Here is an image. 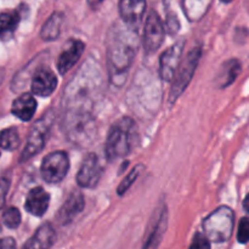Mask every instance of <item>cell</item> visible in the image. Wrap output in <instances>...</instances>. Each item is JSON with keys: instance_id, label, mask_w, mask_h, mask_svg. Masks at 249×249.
<instances>
[{"instance_id": "cell-29", "label": "cell", "mask_w": 249, "mask_h": 249, "mask_svg": "<svg viewBox=\"0 0 249 249\" xmlns=\"http://www.w3.org/2000/svg\"><path fill=\"white\" fill-rule=\"evenodd\" d=\"M88 2H89L92 9H96L97 6H100L104 2V0H88Z\"/></svg>"}, {"instance_id": "cell-12", "label": "cell", "mask_w": 249, "mask_h": 249, "mask_svg": "<svg viewBox=\"0 0 249 249\" xmlns=\"http://www.w3.org/2000/svg\"><path fill=\"white\" fill-rule=\"evenodd\" d=\"M84 206L85 202L83 195L79 191H73L66 198L65 203L62 204V207L58 211L57 215H56V220L61 225H67V224L72 223L77 218V215L82 213Z\"/></svg>"}, {"instance_id": "cell-17", "label": "cell", "mask_w": 249, "mask_h": 249, "mask_svg": "<svg viewBox=\"0 0 249 249\" xmlns=\"http://www.w3.org/2000/svg\"><path fill=\"white\" fill-rule=\"evenodd\" d=\"M55 230L51 224H43L24 245L23 249H50L55 242Z\"/></svg>"}, {"instance_id": "cell-13", "label": "cell", "mask_w": 249, "mask_h": 249, "mask_svg": "<svg viewBox=\"0 0 249 249\" xmlns=\"http://www.w3.org/2000/svg\"><path fill=\"white\" fill-rule=\"evenodd\" d=\"M57 78L51 70L46 67H41L34 73L32 78V91L38 96H50L56 89Z\"/></svg>"}, {"instance_id": "cell-16", "label": "cell", "mask_w": 249, "mask_h": 249, "mask_svg": "<svg viewBox=\"0 0 249 249\" xmlns=\"http://www.w3.org/2000/svg\"><path fill=\"white\" fill-rule=\"evenodd\" d=\"M85 45L80 40H72L68 45V48L66 50L62 51V53L60 55L57 61V68L58 72L61 74H65L67 73L75 63L78 62V60L82 56L83 51H84Z\"/></svg>"}, {"instance_id": "cell-20", "label": "cell", "mask_w": 249, "mask_h": 249, "mask_svg": "<svg viewBox=\"0 0 249 249\" xmlns=\"http://www.w3.org/2000/svg\"><path fill=\"white\" fill-rule=\"evenodd\" d=\"M63 22V15L60 12H55L49 17L48 21L44 23L43 28H41L40 36L44 40H55L58 38L61 32V26Z\"/></svg>"}, {"instance_id": "cell-9", "label": "cell", "mask_w": 249, "mask_h": 249, "mask_svg": "<svg viewBox=\"0 0 249 249\" xmlns=\"http://www.w3.org/2000/svg\"><path fill=\"white\" fill-rule=\"evenodd\" d=\"M164 40V27L162 19L156 11H151L147 16L143 31V48L147 53H155Z\"/></svg>"}, {"instance_id": "cell-15", "label": "cell", "mask_w": 249, "mask_h": 249, "mask_svg": "<svg viewBox=\"0 0 249 249\" xmlns=\"http://www.w3.org/2000/svg\"><path fill=\"white\" fill-rule=\"evenodd\" d=\"M50 204V195L43 187H34L27 196L24 208L34 216H43Z\"/></svg>"}, {"instance_id": "cell-11", "label": "cell", "mask_w": 249, "mask_h": 249, "mask_svg": "<svg viewBox=\"0 0 249 249\" xmlns=\"http://www.w3.org/2000/svg\"><path fill=\"white\" fill-rule=\"evenodd\" d=\"M184 40H179L173 46L168 48L162 53L160 60V75L164 82H169L174 78L178 72L180 62H181V53L184 49Z\"/></svg>"}, {"instance_id": "cell-5", "label": "cell", "mask_w": 249, "mask_h": 249, "mask_svg": "<svg viewBox=\"0 0 249 249\" xmlns=\"http://www.w3.org/2000/svg\"><path fill=\"white\" fill-rule=\"evenodd\" d=\"M201 49L195 48L194 50H191L187 53L186 58L182 61V63L180 62L181 67H180L179 72L175 73L174 78H173L174 83H173V87L170 89V102L172 104L177 101L178 97L184 92L189 83L191 82L195 71L197 68V65L199 62V58H201Z\"/></svg>"}, {"instance_id": "cell-1", "label": "cell", "mask_w": 249, "mask_h": 249, "mask_svg": "<svg viewBox=\"0 0 249 249\" xmlns=\"http://www.w3.org/2000/svg\"><path fill=\"white\" fill-rule=\"evenodd\" d=\"M138 138L135 122L129 117L118 119L109 128L106 140V156L109 160L129 155Z\"/></svg>"}, {"instance_id": "cell-21", "label": "cell", "mask_w": 249, "mask_h": 249, "mask_svg": "<svg viewBox=\"0 0 249 249\" xmlns=\"http://www.w3.org/2000/svg\"><path fill=\"white\" fill-rule=\"evenodd\" d=\"M19 23V15L16 11H6L0 14V38L9 39L14 36Z\"/></svg>"}, {"instance_id": "cell-14", "label": "cell", "mask_w": 249, "mask_h": 249, "mask_svg": "<svg viewBox=\"0 0 249 249\" xmlns=\"http://www.w3.org/2000/svg\"><path fill=\"white\" fill-rule=\"evenodd\" d=\"M146 10V0H119V14L130 28H136Z\"/></svg>"}, {"instance_id": "cell-2", "label": "cell", "mask_w": 249, "mask_h": 249, "mask_svg": "<svg viewBox=\"0 0 249 249\" xmlns=\"http://www.w3.org/2000/svg\"><path fill=\"white\" fill-rule=\"evenodd\" d=\"M233 221H235V214L232 209L226 206L215 209L203 221L206 237L216 243L226 242L232 235Z\"/></svg>"}, {"instance_id": "cell-7", "label": "cell", "mask_w": 249, "mask_h": 249, "mask_svg": "<svg viewBox=\"0 0 249 249\" xmlns=\"http://www.w3.org/2000/svg\"><path fill=\"white\" fill-rule=\"evenodd\" d=\"M70 170V158L63 151L51 152L41 163V178L49 184H58Z\"/></svg>"}, {"instance_id": "cell-3", "label": "cell", "mask_w": 249, "mask_h": 249, "mask_svg": "<svg viewBox=\"0 0 249 249\" xmlns=\"http://www.w3.org/2000/svg\"><path fill=\"white\" fill-rule=\"evenodd\" d=\"M130 36L111 38L108 46V68L114 78H122L128 71L129 65L134 58V44L129 40Z\"/></svg>"}, {"instance_id": "cell-30", "label": "cell", "mask_w": 249, "mask_h": 249, "mask_svg": "<svg viewBox=\"0 0 249 249\" xmlns=\"http://www.w3.org/2000/svg\"><path fill=\"white\" fill-rule=\"evenodd\" d=\"M221 1H223L224 4H229V2H231V1H232V0H221Z\"/></svg>"}, {"instance_id": "cell-19", "label": "cell", "mask_w": 249, "mask_h": 249, "mask_svg": "<svg viewBox=\"0 0 249 249\" xmlns=\"http://www.w3.org/2000/svg\"><path fill=\"white\" fill-rule=\"evenodd\" d=\"M241 72V63L237 60H229L221 66L220 71L216 74L215 84L219 88H226L232 84Z\"/></svg>"}, {"instance_id": "cell-25", "label": "cell", "mask_w": 249, "mask_h": 249, "mask_svg": "<svg viewBox=\"0 0 249 249\" xmlns=\"http://www.w3.org/2000/svg\"><path fill=\"white\" fill-rule=\"evenodd\" d=\"M238 242L246 245L249 240V221L247 216L241 219L240 225H238V233H237Z\"/></svg>"}, {"instance_id": "cell-4", "label": "cell", "mask_w": 249, "mask_h": 249, "mask_svg": "<svg viewBox=\"0 0 249 249\" xmlns=\"http://www.w3.org/2000/svg\"><path fill=\"white\" fill-rule=\"evenodd\" d=\"M63 124L66 125V131L70 139L75 142H85L92 138L94 134V119L89 112L74 111L68 113Z\"/></svg>"}, {"instance_id": "cell-27", "label": "cell", "mask_w": 249, "mask_h": 249, "mask_svg": "<svg viewBox=\"0 0 249 249\" xmlns=\"http://www.w3.org/2000/svg\"><path fill=\"white\" fill-rule=\"evenodd\" d=\"M10 181L5 178H0V209L4 207L5 199H6L7 191H9Z\"/></svg>"}, {"instance_id": "cell-24", "label": "cell", "mask_w": 249, "mask_h": 249, "mask_svg": "<svg viewBox=\"0 0 249 249\" xmlns=\"http://www.w3.org/2000/svg\"><path fill=\"white\" fill-rule=\"evenodd\" d=\"M2 220L9 229H17L21 224V213L15 207H10L2 214Z\"/></svg>"}, {"instance_id": "cell-18", "label": "cell", "mask_w": 249, "mask_h": 249, "mask_svg": "<svg viewBox=\"0 0 249 249\" xmlns=\"http://www.w3.org/2000/svg\"><path fill=\"white\" fill-rule=\"evenodd\" d=\"M36 111V101L31 94H23L17 97L11 106V112L15 117L23 122H28L33 118Z\"/></svg>"}, {"instance_id": "cell-28", "label": "cell", "mask_w": 249, "mask_h": 249, "mask_svg": "<svg viewBox=\"0 0 249 249\" xmlns=\"http://www.w3.org/2000/svg\"><path fill=\"white\" fill-rule=\"evenodd\" d=\"M0 249H16V242L12 237H5L0 240Z\"/></svg>"}, {"instance_id": "cell-10", "label": "cell", "mask_w": 249, "mask_h": 249, "mask_svg": "<svg viewBox=\"0 0 249 249\" xmlns=\"http://www.w3.org/2000/svg\"><path fill=\"white\" fill-rule=\"evenodd\" d=\"M102 175V165L95 153H89L83 160L77 174V182L80 187L92 189L100 181Z\"/></svg>"}, {"instance_id": "cell-23", "label": "cell", "mask_w": 249, "mask_h": 249, "mask_svg": "<svg viewBox=\"0 0 249 249\" xmlns=\"http://www.w3.org/2000/svg\"><path fill=\"white\" fill-rule=\"evenodd\" d=\"M143 170V165L142 164H138L134 167V169L131 170L130 173H129L128 175H126L125 178L123 179V181L119 184L118 189H117V192H118L119 196H123L124 194H125L126 191L129 190V187L131 186V185L135 182V180L138 179L139 175L141 174V172Z\"/></svg>"}, {"instance_id": "cell-22", "label": "cell", "mask_w": 249, "mask_h": 249, "mask_svg": "<svg viewBox=\"0 0 249 249\" xmlns=\"http://www.w3.org/2000/svg\"><path fill=\"white\" fill-rule=\"evenodd\" d=\"M21 139L16 128H7L0 133V147L7 151H14L18 147Z\"/></svg>"}, {"instance_id": "cell-8", "label": "cell", "mask_w": 249, "mask_h": 249, "mask_svg": "<svg viewBox=\"0 0 249 249\" xmlns=\"http://www.w3.org/2000/svg\"><path fill=\"white\" fill-rule=\"evenodd\" d=\"M168 226V209L164 204L156 211L151 225L146 233L143 249H157L160 247Z\"/></svg>"}, {"instance_id": "cell-26", "label": "cell", "mask_w": 249, "mask_h": 249, "mask_svg": "<svg viewBox=\"0 0 249 249\" xmlns=\"http://www.w3.org/2000/svg\"><path fill=\"white\" fill-rule=\"evenodd\" d=\"M190 249H211V243L206 236L202 233H196Z\"/></svg>"}, {"instance_id": "cell-6", "label": "cell", "mask_w": 249, "mask_h": 249, "mask_svg": "<svg viewBox=\"0 0 249 249\" xmlns=\"http://www.w3.org/2000/svg\"><path fill=\"white\" fill-rule=\"evenodd\" d=\"M51 123H53V116L45 114L32 126L28 138H27L26 146H24L23 152H22L21 162L31 160L32 157L38 155L43 150L44 146H45L46 139H48L49 131H50Z\"/></svg>"}]
</instances>
